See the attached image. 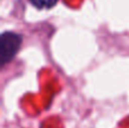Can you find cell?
<instances>
[{"label": "cell", "mask_w": 129, "mask_h": 128, "mask_svg": "<svg viewBox=\"0 0 129 128\" xmlns=\"http://www.w3.org/2000/svg\"><path fill=\"white\" fill-rule=\"evenodd\" d=\"M23 42L20 34L15 32H4L0 36V65L5 66L13 60Z\"/></svg>", "instance_id": "obj_1"}, {"label": "cell", "mask_w": 129, "mask_h": 128, "mask_svg": "<svg viewBox=\"0 0 129 128\" xmlns=\"http://www.w3.org/2000/svg\"><path fill=\"white\" fill-rule=\"evenodd\" d=\"M38 9H50L58 2V0H28Z\"/></svg>", "instance_id": "obj_2"}]
</instances>
